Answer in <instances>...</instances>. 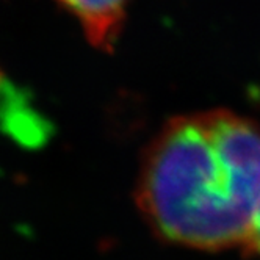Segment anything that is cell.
<instances>
[{"label": "cell", "instance_id": "2", "mask_svg": "<svg viewBox=\"0 0 260 260\" xmlns=\"http://www.w3.org/2000/svg\"><path fill=\"white\" fill-rule=\"evenodd\" d=\"M130 0H58V4L79 22L89 44L111 52L124 28Z\"/></svg>", "mask_w": 260, "mask_h": 260}, {"label": "cell", "instance_id": "3", "mask_svg": "<svg viewBox=\"0 0 260 260\" xmlns=\"http://www.w3.org/2000/svg\"><path fill=\"white\" fill-rule=\"evenodd\" d=\"M245 249L251 251L252 254L255 255H260V213L255 219V224H254V229L246 241V245L243 246Z\"/></svg>", "mask_w": 260, "mask_h": 260}, {"label": "cell", "instance_id": "1", "mask_svg": "<svg viewBox=\"0 0 260 260\" xmlns=\"http://www.w3.org/2000/svg\"><path fill=\"white\" fill-rule=\"evenodd\" d=\"M134 196L166 243L245 246L260 213V124L221 108L171 118L146 146Z\"/></svg>", "mask_w": 260, "mask_h": 260}]
</instances>
